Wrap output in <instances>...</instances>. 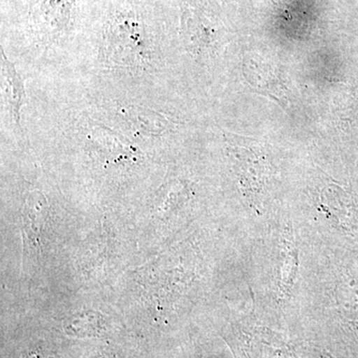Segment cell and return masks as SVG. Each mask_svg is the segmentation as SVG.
Masks as SVG:
<instances>
[{"label":"cell","instance_id":"obj_1","mask_svg":"<svg viewBox=\"0 0 358 358\" xmlns=\"http://www.w3.org/2000/svg\"><path fill=\"white\" fill-rule=\"evenodd\" d=\"M322 206L334 216L343 227L358 229V215L355 205L343 190L327 188L322 195Z\"/></svg>","mask_w":358,"mask_h":358},{"label":"cell","instance_id":"obj_2","mask_svg":"<svg viewBox=\"0 0 358 358\" xmlns=\"http://www.w3.org/2000/svg\"><path fill=\"white\" fill-rule=\"evenodd\" d=\"M251 352L254 358H293L286 345L264 334H257L252 339Z\"/></svg>","mask_w":358,"mask_h":358},{"label":"cell","instance_id":"obj_3","mask_svg":"<svg viewBox=\"0 0 358 358\" xmlns=\"http://www.w3.org/2000/svg\"><path fill=\"white\" fill-rule=\"evenodd\" d=\"M6 73L8 75V82L10 84L11 93L9 96V101H10L11 110H13L14 119L16 122L20 121V108L21 105V99H22V86L15 72H14L13 67L6 62Z\"/></svg>","mask_w":358,"mask_h":358},{"label":"cell","instance_id":"obj_4","mask_svg":"<svg viewBox=\"0 0 358 358\" xmlns=\"http://www.w3.org/2000/svg\"><path fill=\"white\" fill-rule=\"evenodd\" d=\"M27 358H39V357H36V355H33V357H28Z\"/></svg>","mask_w":358,"mask_h":358}]
</instances>
